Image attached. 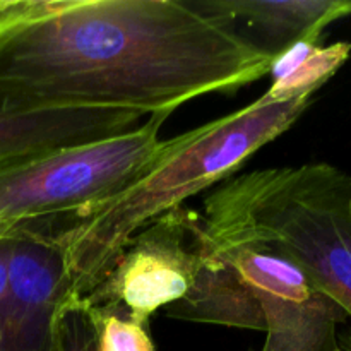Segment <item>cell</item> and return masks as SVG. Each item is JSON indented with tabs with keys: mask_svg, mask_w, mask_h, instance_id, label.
I'll use <instances>...</instances> for the list:
<instances>
[{
	"mask_svg": "<svg viewBox=\"0 0 351 351\" xmlns=\"http://www.w3.org/2000/svg\"><path fill=\"white\" fill-rule=\"evenodd\" d=\"M211 245L263 308L267 326L263 351H341L339 328L348 317L300 266L266 243Z\"/></svg>",
	"mask_w": 351,
	"mask_h": 351,
	"instance_id": "5b68a950",
	"label": "cell"
},
{
	"mask_svg": "<svg viewBox=\"0 0 351 351\" xmlns=\"http://www.w3.org/2000/svg\"><path fill=\"white\" fill-rule=\"evenodd\" d=\"M165 311L168 317L178 321L261 332H266L267 328L259 302L235 271L215 252L211 242L191 290Z\"/></svg>",
	"mask_w": 351,
	"mask_h": 351,
	"instance_id": "9c48e42d",
	"label": "cell"
},
{
	"mask_svg": "<svg viewBox=\"0 0 351 351\" xmlns=\"http://www.w3.org/2000/svg\"><path fill=\"white\" fill-rule=\"evenodd\" d=\"M67 297L60 247L38 237L12 239L9 285L0 307V351H60L58 312Z\"/></svg>",
	"mask_w": 351,
	"mask_h": 351,
	"instance_id": "8992f818",
	"label": "cell"
},
{
	"mask_svg": "<svg viewBox=\"0 0 351 351\" xmlns=\"http://www.w3.org/2000/svg\"><path fill=\"white\" fill-rule=\"evenodd\" d=\"M86 308L96 331V351H156L147 324H139L113 312Z\"/></svg>",
	"mask_w": 351,
	"mask_h": 351,
	"instance_id": "8fae6325",
	"label": "cell"
},
{
	"mask_svg": "<svg viewBox=\"0 0 351 351\" xmlns=\"http://www.w3.org/2000/svg\"><path fill=\"white\" fill-rule=\"evenodd\" d=\"M209 250L201 215L178 208L136 233L105 280L81 304L139 324L191 290Z\"/></svg>",
	"mask_w": 351,
	"mask_h": 351,
	"instance_id": "277c9868",
	"label": "cell"
},
{
	"mask_svg": "<svg viewBox=\"0 0 351 351\" xmlns=\"http://www.w3.org/2000/svg\"><path fill=\"white\" fill-rule=\"evenodd\" d=\"M143 119L115 110H0V163L112 139L137 129Z\"/></svg>",
	"mask_w": 351,
	"mask_h": 351,
	"instance_id": "52a82bcc",
	"label": "cell"
},
{
	"mask_svg": "<svg viewBox=\"0 0 351 351\" xmlns=\"http://www.w3.org/2000/svg\"><path fill=\"white\" fill-rule=\"evenodd\" d=\"M351 55V43L321 47L319 41H300L273 58L269 67L271 86L264 96L267 99H291L314 96Z\"/></svg>",
	"mask_w": 351,
	"mask_h": 351,
	"instance_id": "30bf717a",
	"label": "cell"
},
{
	"mask_svg": "<svg viewBox=\"0 0 351 351\" xmlns=\"http://www.w3.org/2000/svg\"><path fill=\"white\" fill-rule=\"evenodd\" d=\"M235 24L269 58L300 41H319L329 24L348 17L351 0H199Z\"/></svg>",
	"mask_w": 351,
	"mask_h": 351,
	"instance_id": "ba28073f",
	"label": "cell"
},
{
	"mask_svg": "<svg viewBox=\"0 0 351 351\" xmlns=\"http://www.w3.org/2000/svg\"><path fill=\"white\" fill-rule=\"evenodd\" d=\"M273 58L199 0H0V110L170 117Z\"/></svg>",
	"mask_w": 351,
	"mask_h": 351,
	"instance_id": "6da1fadb",
	"label": "cell"
},
{
	"mask_svg": "<svg viewBox=\"0 0 351 351\" xmlns=\"http://www.w3.org/2000/svg\"><path fill=\"white\" fill-rule=\"evenodd\" d=\"M167 115L112 139L0 163V242L53 240L136 180L160 154Z\"/></svg>",
	"mask_w": 351,
	"mask_h": 351,
	"instance_id": "3957f363",
	"label": "cell"
},
{
	"mask_svg": "<svg viewBox=\"0 0 351 351\" xmlns=\"http://www.w3.org/2000/svg\"><path fill=\"white\" fill-rule=\"evenodd\" d=\"M312 99H267L263 95L230 115L165 141L136 180L51 240L60 247L67 269L65 304L91 295L139 230L232 177L256 151L287 132Z\"/></svg>",
	"mask_w": 351,
	"mask_h": 351,
	"instance_id": "7a4b0ae2",
	"label": "cell"
},
{
	"mask_svg": "<svg viewBox=\"0 0 351 351\" xmlns=\"http://www.w3.org/2000/svg\"><path fill=\"white\" fill-rule=\"evenodd\" d=\"M12 252V240L0 242V307L3 304V298L7 293V285H9V261Z\"/></svg>",
	"mask_w": 351,
	"mask_h": 351,
	"instance_id": "7c38bea8",
	"label": "cell"
}]
</instances>
